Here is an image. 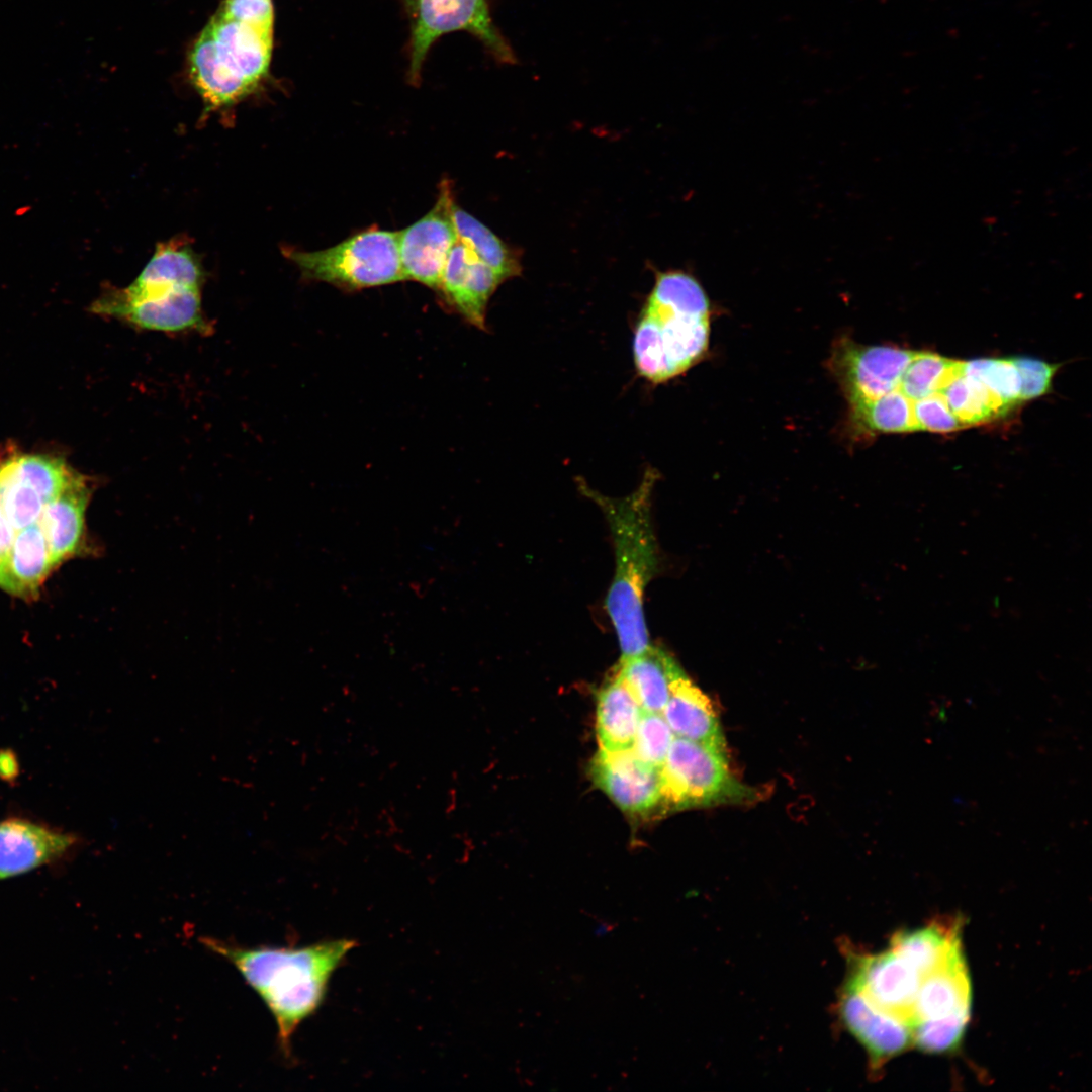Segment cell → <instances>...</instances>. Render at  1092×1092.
Listing matches in <instances>:
<instances>
[{
  "instance_id": "cell-14",
  "label": "cell",
  "mask_w": 1092,
  "mask_h": 1092,
  "mask_svg": "<svg viewBox=\"0 0 1092 1092\" xmlns=\"http://www.w3.org/2000/svg\"><path fill=\"white\" fill-rule=\"evenodd\" d=\"M81 838L71 832L22 817L0 821V881L52 863L76 848Z\"/></svg>"
},
{
  "instance_id": "cell-32",
  "label": "cell",
  "mask_w": 1092,
  "mask_h": 1092,
  "mask_svg": "<svg viewBox=\"0 0 1092 1092\" xmlns=\"http://www.w3.org/2000/svg\"><path fill=\"white\" fill-rule=\"evenodd\" d=\"M912 414L917 430L948 433L964 428L939 393L912 401Z\"/></svg>"
},
{
  "instance_id": "cell-27",
  "label": "cell",
  "mask_w": 1092,
  "mask_h": 1092,
  "mask_svg": "<svg viewBox=\"0 0 1092 1092\" xmlns=\"http://www.w3.org/2000/svg\"><path fill=\"white\" fill-rule=\"evenodd\" d=\"M17 475L31 485L44 505L58 496L78 473L61 457L12 451Z\"/></svg>"
},
{
  "instance_id": "cell-11",
  "label": "cell",
  "mask_w": 1092,
  "mask_h": 1092,
  "mask_svg": "<svg viewBox=\"0 0 1092 1092\" xmlns=\"http://www.w3.org/2000/svg\"><path fill=\"white\" fill-rule=\"evenodd\" d=\"M848 954L851 972L846 983L881 1009L911 1024L923 976L891 947L875 954Z\"/></svg>"
},
{
  "instance_id": "cell-13",
  "label": "cell",
  "mask_w": 1092,
  "mask_h": 1092,
  "mask_svg": "<svg viewBox=\"0 0 1092 1092\" xmlns=\"http://www.w3.org/2000/svg\"><path fill=\"white\" fill-rule=\"evenodd\" d=\"M593 782L623 811L644 815L662 804L661 768L643 761L633 748L600 749L590 761Z\"/></svg>"
},
{
  "instance_id": "cell-24",
  "label": "cell",
  "mask_w": 1092,
  "mask_h": 1092,
  "mask_svg": "<svg viewBox=\"0 0 1092 1092\" xmlns=\"http://www.w3.org/2000/svg\"><path fill=\"white\" fill-rule=\"evenodd\" d=\"M452 219L458 242L470 249L482 262L505 280L518 275L520 265L515 254L486 225L454 201Z\"/></svg>"
},
{
  "instance_id": "cell-20",
  "label": "cell",
  "mask_w": 1092,
  "mask_h": 1092,
  "mask_svg": "<svg viewBox=\"0 0 1092 1092\" xmlns=\"http://www.w3.org/2000/svg\"><path fill=\"white\" fill-rule=\"evenodd\" d=\"M643 713L615 667L598 693L596 730L600 749L622 751L633 748Z\"/></svg>"
},
{
  "instance_id": "cell-19",
  "label": "cell",
  "mask_w": 1092,
  "mask_h": 1092,
  "mask_svg": "<svg viewBox=\"0 0 1092 1092\" xmlns=\"http://www.w3.org/2000/svg\"><path fill=\"white\" fill-rule=\"evenodd\" d=\"M971 1013V981L963 946L935 971L924 976L914 1003L912 1022Z\"/></svg>"
},
{
  "instance_id": "cell-35",
  "label": "cell",
  "mask_w": 1092,
  "mask_h": 1092,
  "mask_svg": "<svg viewBox=\"0 0 1092 1092\" xmlns=\"http://www.w3.org/2000/svg\"><path fill=\"white\" fill-rule=\"evenodd\" d=\"M15 531L0 506V559L5 556L13 541Z\"/></svg>"
},
{
  "instance_id": "cell-37",
  "label": "cell",
  "mask_w": 1092,
  "mask_h": 1092,
  "mask_svg": "<svg viewBox=\"0 0 1092 1092\" xmlns=\"http://www.w3.org/2000/svg\"><path fill=\"white\" fill-rule=\"evenodd\" d=\"M613 927L614 925H611L609 922L603 921L598 924L594 932L596 936H603L609 933L613 929Z\"/></svg>"
},
{
  "instance_id": "cell-5",
  "label": "cell",
  "mask_w": 1092,
  "mask_h": 1092,
  "mask_svg": "<svg viewBox=\"0 0 1092 1092\" xmlns=\"http://www.w3.org/2000/svg\"><path fill=\"white\" fill-rule=\"evenodd\" d=\"M273 29L216 11L190 50L189 77L208 109L234 105L268 74Z\"/></svg>"
},
{
  "instance_id": "cell-30",
  "label": "cell",
  "mask_w": 1092,
  "mask_h": 1092,
  "mask_svg": "<svg viewBox=\"0 0 1092 1092\" xmlns=\"http://www.w3.org/2000/svg\"><path fill=\"white\" fill-rule=\"evenodd\" d=\"M969 1020L970 1013H958L917 1021L912 1025V1041L928 1054L953 1052L963 1040Z\"/></svg>"
},
{
  "instance_id": "cell-29",
  "label": "cell",
  "mask_w": 1092,
  "mask_h": 1092,
  "mask_svg": "<svg viewBox=\"0 0 1092 1092\" xmlns=\"http://www.w3.org/2000/svg\"><path fill=\"white\" fill-rule=\"evenodd\" d=\"M961 370L983 383L1009 411L1020 402V379L1011 358L961 361Z\"/></svg>"
},
{
  "instance_id": "cell-18",
  "label": "cell",
  "mask_w": 1092,
  "mask_h": 1092,
  "mask_svg": "<svg viewBox=\"0 0 1092 1092\" xmlns=\"http://www.w3.org/2000/svg\"><path fill=\"white\" fill-rule=\"evenodd\" d=\"M53 568L47 539L35 522L15 531L9 550L0 559V588L21 599H34Z\"/></svg>"
},
{
  "instance_id": "cell-23",
  "label": "cell",
  "mask_w": 1092,
  "mask_h": 1092,
  "mask_svg": "<svg viewBox=\"0 0 1092 1092\" xmlns=\"http://www.w3.org/2000/svg\"><path fill=\"white\" fill-rule=\"evenodd\" d=\"M964 427L994 420L1009 412L979 380L960 370L938 392Z\"/></svg>"
},
{
  "instance_id": "cell-10",
  "label": "cell",
  "mask_w": 1092,
  "mask_h": 1092,
  "mask_svg": "<svg viewBox=\"0 0 1092 1092\" xmlns=\"http://www.w3.org/2000/svg\"><path fill=\"white\" fill-rule=\"evenodd\" d=\"M916 351L891 346H863L841 340L831 367L849 405L877 399L898 388Z\"/></svg>"
},
{
  "instance_id": "cell-26",
  "label": "cell",
  "mask_w": 1092,
  "mask_h": 1092,
  "mask_svg": "<svg viewBox=\"0 0 1092 1092\" xmlns=\"http://www.w3.org/2000/svg\"><path fill=\"white\" fill-rule=\"evenodd\" d=\"M0 506L14 531L38 522L44 507L36 490L15 472L12 451L0 455Z\"/></svg>"
},
{
  "instance_id": "cell-9",
  "label": "cell",
  "mask_w": 1092,
  "mask_h": 1092,
  "mask_svg": "<svg viewBox=\"0 0 1092 1092\" xmlns=\"http://www.w3.org/2000/svg\"><path fill=\"white\" fill-rule=\"evenodd\" d=\"M454 201L451 181L443 179L434 206L419 220L398 231L404 280L438 292L448 257L458 242L452 219Z\"/></svg>"
},
{
  "instance_id": "cell-28",
  "label": "cell",
  "mask_w": 1092,
  "mask_h": 1092,
  "mask_svg": "<svg viewBox=\"0 0 1092 1092\" xmlns=\"http://www.w3.org/2000/svg\"><path fill=\"white\" fill-rule=\"evenodd\" d=\"M960 367L961 361L930 352H916L904 370L897 389L911 401L925 398L938 393Z\"/></svg>"
},
{
  "instance_id": "cell-33",
  "label": "cell",
  "mask_w": 1092,
  "mask_h": 1092,
  "mask_svg": "<svg viewBox=\"0 0 1092 1092\" xmlns=\"http://www.w3.org/2000/svg\"><path fill=\"white\" fill-rule=\"evenodd\" d=\"M1020 379V400H1029L1050 391L1058 365L1028 357L1011 358Z\"/></svg>"
},
{
  "instance_id": "cell-8",
  "label": "cell",
  "mask_w": 1092,
  "mask_h": 1092,
  "mask_svg": "<svg viewBox=\"0 0 1092 1092\" xmlns=\"http://www.w3.org/2000/svg\"><path fill=\"white\" fill-rule=\"evenodd\" d=\"M662 804L668 810L751 799V790L731 774L727 752L674 737L661 767Z\"/></svg>"
},
{
  "instance_id": "cell-4",
  "label": "cell",
  "mask_w": 1092,
  "mask_h": 1092,
  "mask_svg": "<svg viewBox=\"0 0 1092 1092\" xmlns=\"http://www.w3.org/2000/svg\"><path fill=\"white\" fill-rule=\"evenodd\" d=\"M203 271L186 243L159 244L153 257L126 287L104 292L91 305L97 314L159 332H204Z\"/></svg>"
},
{
  "instance_id": "cell-3",
  "label": "cell",
  "mask_w": 1092,
  "mask_h": 1092,
  "mask_svg": "<svg viewBox=\"0 0 1092 1092\" xmlns=\"http://www.w3.org/2000/svg\"><path fill=\"white\" fill-rule=\"evenodd\" d=\"M710 316L709 298L692 275L659 274L634 330L638 374L662 383L690 369L707 350Z\"/></svg>"
},
{
  "instance_id": "cell-17",
  "label": "cell",
  "mask_w": 1092,
  "mask_h": 1092,
  "mask_svg": "<svg viewBox=\"0 0 1092 1092\" xmlns=\"http://www.w3.org/2000/svg\"><path fill=\"white\" fill-rule=\"evenodd\" d=\"M662 716L676 737L726 751V742L710 699L680 668L670 684Z\"/></svg>"
},
{
  "instance_id": "cell-7",
  "label": "cell",
  "mask_w": 1092,
  "mask_h": 1092,
  "mask_svg": "<svg viewBox=\"0 0 1092 1092\" xmlns=\"http://www.w3.org/2000/svg\"><path fill=\"white\" fill-rule=\"evenodd\" d=\"M410 21L407 80L421 81L424 62L443 35L465 31L476 37L495 61L516 63L513 49L494 24L487 0H398Z\"/></svg>"
},
{
  "instance_id": "cell-34",
  "label": "cell",
  "mask_w": 1092,
  "mask_h": 1092,
  "mask_svg": "<svg viewBox=\"0 0 1092 1092\" xmlns=\"http://www.w3.org/2000/svg\"><path fill=\"white\" fill-rule=\"evenodd\" d=\"M217 12L235 20L264 28L274 27V8L271 0H224Z\"/></svg>"
},
{
  "instance_id": "cell-2",
  "label": "cell",
  "mask_w": 1092,
  "mask_h": 1092,
  "mask_svg": "<svg viewBox=\"0 0 1092 1092\" xmlns=\"http://www.w3.org/2000/svg\"><path fill=\"white\" fill-rule=\"evenodd\" d=\"M202 942L231 963L265 1003L285 1054L297 1028L324 1003L333 974L356 945L346 938L302 947L249 948L212 938Z\"/></svg>"
},
{
  "instance_id": "cell-1",
  "label": "cell",
  "mask_w": 1092,
  "mask_h": 1092,
  "mask_svg": "<svg viewBox=\"0 0 1092 1092\" xmlns=\"http://www.w3.org/2000/svg\"><path fill=\"white\" fill-rule=\"evenodd\" d=\"M657 471L645 470L637 488L624 497H610L577 479L581 494L603 512L614 544L615 572L605 607L617 635L620 659L638 655L650 646L644 616V594L659 565L658 545L651 520V496Z\"/></svg>"
},
{
  "instance_id": "cell-22",
  "label": "cell",
  "mask_w": 1092,
  "mask_h": 1092,
  "mask_svg": "<svg viewBox=\"0 0 1092 1092\" xmlns=\"http://www.w3.org/2000/svg\"><path fill=\"white\" fill-rule=\"evenodd\" d=\"M961 924V920L935 921L914 930L899 931L892 937L890 947L924 977L962 946Z\"/></svg>"
},
{
  "instance_id": "cell-21",
  "label": "cell",
  "mask_w": 1092,
  "mask_h": 1092,
  "mask_svg": "<svg viewBox=\"0 0 1092 1092\" xmlns=\"http://www.w3.org/2000/svg\"><path fill=\"white\" fill-rule=\"evenodd\" d=\"M646 712L662 713L670 694V684L681 668L664 649L651 645L642 653L620 659L615 666Z\"/></svg>"
},
{
  "instance_id": "cell-25",
  "label": "cell",
  "mask_w": 1092,
  "mask_h": 1092,
  "mask_svg": "<svg viewBox=\"0 0 1092 1092\" xmlns=\"http://www.w3.org/2000/svg\"><path fill=\"white\" fill-rule=\"evenodd\" d=\"M850 419L857 429L872 433L916 431L912 401L899 389L877 399L849 405Z\"/></svg>"
},
{
  "instance_id": "cell-31",
  "label": "cell",
  "mask_w": 1092,
  "mask_h": 1092,
  "mask_svg": "<svg viewBox=\"0 0 1092 1092\" xmlns=\"http://www.w3.org/2000/svg\"><path fill=\"white\" fill-rule=\"evenodd\" d=\"M674 737L662 714L644 711L633 750L643 761L661 768Z\"/></svg>"
},
{
  "instance_id": "cell-12",
  "label": "cell",
  "mask_w": 1092,
  "mask_h": 1092,
  "mask_svg": "<svg viewBox=\"0 0 1092 1092\" xmlns=\"http://www.w3.org/2000/svg\"><path fill=\"white\" fill-rule=\"evenodd\" d=\"M837 1012L843 1027L866 1050L873 1073L913 1043L909 1022L881 1009L848 983L842 988Z\"/></svg>"
},
{
  "instance_id": "cell-15",
  "label": "cell",
  "mask_w": 1092,
  "mask_h": 1092,
  "mask_svg": "<svg viewBox=\"0 0 1092 1092\" xmlns=\"http://www.w3.org/2000/svg\"><path fill=\"white\" fill-rule=\"evenodd\" d=\"M504 281L470 249L457 242L446 262L437 293L467 323L484 331L488 301Z\"/></svg>"
},
{
  "instance_id": "cell-6",
  "label": "cell",
  "mask_w": 1092,
  "mask_h": 1092,
  "mask_svg": "<svg viewBox=\"0 0 1092 1092\" xmlns=\"http://www.w3.org/2000/svg\"><path fill=\"white\" fill-rule=\"evenodd\" d=\"M287 257L306 279L328 283L344 291H358L404 280L398 232L376 226L356 233L324 250H288Z\"/></svg>"
},
{
  "instance_id": "cell-36",
  "label": "cell",
  "mask_w": 1092,
  "mask_h": 1092,
  "mask_svg": "<svg viewBox=\"0 0 1092 1092\" xmlns=\"http://www.w3.org/2000/svg\"><path fill=\"white\" fill-rule=\"evenodd\" d=\"M18 766L16 757L12 752H0V778L10 780L16 776Z\"/></svg>"
},
{
  "instance_id": "cell-16",
  "label": "cell",
  "mask_w": 1092,
  "mask_h": 1092,
  "mask_svg": "<svg viewBox=\"0 0 1092 1092\" xmlns=\"http://www.w3.org/2000/svg\"><path fill=\"white\" fill-rule=\"evenodd\" d=\"M92 490L89 478L78 472L64 490L43 507L38 523L55 567L68 558L90 552L85 514Z\"/></svg>"
}]
</instances>
